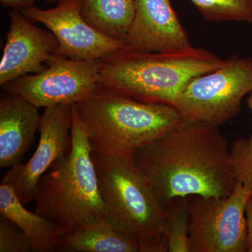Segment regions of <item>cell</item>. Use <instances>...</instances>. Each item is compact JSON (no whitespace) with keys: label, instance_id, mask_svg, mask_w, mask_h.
Here are the masks:
<instances>
[{"label":"cell","instance_id":"6da1fadb","mask_svg":"<svg viewBox=\"0 0 252 252\" xmlns=\"http://www.w3.org/2000/svg\"><path fill=\"white\" fill-rule=\"evenodd\" d=\"M132 156L165 207L193 195L228 196L238 184L228 142L215 124L185 122Z\"/></svg>","mask_w":252,"mask_h":252},{"label":"cell","instance_id":"7a4b0ae2","mask_svg":"<svg viewBox=\"0 0 252 252\" xmlns=\"http://www.w3.org/2000/svg\"><path fill=\"white\" fill-rule=\"evenodd\" d=\"M224 63L211 51L193 46L152 53L122 48L97 61L102 87L142 102L174 107L188 81Z\"/></svg>","mask_w":252,"mask_h":252},{"label":"cell","instance_id":"3957f363","mask_svg":"<svg viewBox=\"0 0 252 252\" xmlns=\"http://www.w3.org/2000/svg\"><path fill=\"white\" fill-rule=\"evenodd\" d=\"M72 147L36 186L34 212L59 225L65 236L107 217L87 132L72 104Z\"/></svg>","mask_w":252,"mask_h":252},{"label":"cell","instance_id":"277c9868","mask_svg":"<svg viewBox=\"0 0 252 252\" xmlns=\"http://www.w3.org/2000/svg\"><path fill=\"white\" fill-rule=\"evenodd\" d=\"M74 105L93 152L103 155L132 154L185 122L174 106L142 102L101 86Z\"/></svg>","mask_w":252,"mask_h":252},{"label":"cell","instance_id":"5b68a950","mask_svg":"<svg viewBox=\"0 0 252 252\" xmlns=\"http://www.w3.org/2000/svg\"><path fill=\"white\" fill-rule=\"evenodd\" d=\"M107 217L138 243L140 252H167L166 209L130 154L93 152Z\"/></svg>","mask_w":252,"mask_h":252},{"label":"cell","instance_id":"8992f818","mask_svg":"<svg viewBox=\"0 0 252 252\" xmlns=\"http://www.w3.org/2000/svg\"><path fill=\"white\" fill-rule=\"evenodd\" d=\"M252 92V59L231 55L223 66L190 79L175 107L185 122L220 126L238 115L242 100Z\"/></svg>","mask_w":252,"mask_h":252},{"label":"cell","instance_id":"52a82bcc","mask_svg":"<svg viewBox=\"0 0 252 252\" xmlns=\"http://www.w3.org/2000/svg\"><path fill=\"white\" fill-rule=\"evenodd\" d=\"M250 196L238 182L228 196L188 197L190 252H247Z\"/></svg>","mask_w":252,"mask_h":252},{"label":"cell","instance_id":"ba28073f","mask_svg":"<svg viewBox=\"0 0 252 252\" xmlns=\"http://www.w3.org/2000/svg\"><path fill=\"white\" fill-rule=\"evenodd\" d=\"M40 73L28 74L3 86L4 92L16 94L38 107L74 104L98 89L97 61H77L52 55Z\"/></svg>","mask_w":252,"mask_h":252},{"label":"cell","instance_id":"9c48e42d","mask_svg":"<svg viewBox=\"0 0 252 252\" xmlns=\"http://www.w3.org/2000/svg\"><path fill=\"white\" fill-rule=\"evenodd\" d=\"M33 22L44 25L57 38L56 54L77 61H99L125 46L124 41L104 35L89 24L81 12V0H61L55 7L34 6L21 10Z\"/></svg>","mask_w":252,"mask_h":252},{"label":"cell","instance_id":"30bf717a","mask_svg":"<svg viewBox=\"0 0 252 252\" xmlns=\"http://www.w3.org/2000/svg\"><path fill=\"white\" fill-rule=\"evenodd\" d=\"M72 104L46 107L41 116L39 144L28 162L10 168L1 183L11 186L24 205L35 200L41 177L72 147Z\"/></svg>","mask_w":252,"mask_h":252},{"label":"cell","instance_id":"8fae6325","mask_svg":"<svg viewBox=\"0 0 252 252\" xmlns=\"http://www.w3.org/2000/svg\"><path fill=\"white\" fill-rule=\"evenodd\" d=\"M11 24L0 62V85L40 73L56 54L59 41L51 31L38 28L19 10L9 13Z\"/></svg>","mask_w":252,"mask_h":252},{"label":"cell","instance_id":"7c38bea8","mask_svg":"<svg viewBox=\"0 0 252 252\" xmlns=\"http://www.w3.org/2000/svg\"><path fill=\"white\" fill-rule=\"evenodd\" d=\"M124 44V49L144 53L192 46L171 0H135V15Z\"/></svg>","mask_w":252,"mask_h":252},{"label":"cell","instance_id":"4fadbf2b","mask_svg":"<svg viewBox=\"0 0 252 252\" xmlns=\"http://www.w3.org/2000/svg\"><path fill=\"white\" fill-rule=\"evenodd\" d=\"M38 107L16 94L4 92L0 99V167L22 162L39 130Z\"/></svg>","mask_w":252,"mask_h":252},{"label":"cell","instance_id":"5bb4252c","mask_svg":"<svg viewBox=\"0 0 252 252\" xmlns=\"http://www.w3.org/2000/svg\"><path fill=\"white\" fill-rule=\"evenodd\" d=\"M11 186L0 185V215L20 228L27 237L32 252H60L59 225L53 220L27 210Z\"/></svg>","mask_w":252,"mask_h":252},{"label":"cell","instance_id":"9a60e30c","mask_svg":"<svg viewBox=\"0 0 252 252\" xmlns=\"http://www.w3.org/2000/svg\"><path fill=\"white\" fill-rule=\"evenodd\" d=\"M60 252H140V249L132 237L107 217L62 237Z\"/></svg>","mask_w":252,"mask_h":252},{"label":"cell","instance_id":"2e32d148","mask_svg":"<svg viewBox=\"0 0 252 252\" xmlns=\"http://www.w3.org/2000/svg\"><path fill=\"white\" fill-rule=\"evenodd\" d=\"M81 12L99 32L124 41L135 15V0H81Z\"/></svg>","mask_w":252,"mask_h":252},{"label":"cell","instance_id":"e0dca14e","mask_svg":"<svg viewBox=\"0 0 252 252\" xmlns=\"http://www.w3.org/2000/svg\"><path fill=\"white\" fill-rule=\"evenodd\" d=\"M209 22L252 23V0H190Z\"/></svg>","mask_w":252,"mask_h":252},{"label":"cell","instance_id":"ac0fdd59","mask_svg":"<svg viewBox=\"0 0 252 252\" xmlns=\"http://www.w3.org/2000/svg\"><path fill=\"white\" fill-rule=\"evenodd\" d=\"M187 198L174 199L165 207L167 252H190Z\"/></svg>","mask_w":252,"mask_h":252},{"label":"cell","instance_id":"d6986e66","mask_svg":"<svg viewBox=\"0 0 252 252\" xmlns=\"http://www.w3.org/2000/svg\"><path fill=\"white\" fill-rule=\"evenodd\" d=\"M235 177L252 196V148L246 139H238L230 147Z\"/></svg>","mask_w":252,"mask_h":252},{"label":"cell","instance_id":"ffe728a7","mask_svg":"<svg viewBox=\"0 0 252 252\" xmlns=\"http://www.w3.org/2000/svg\"><path fill=\"white\" fill-rule=\"evenodd\" d=\"M31 245L22 230L5 217L0 218V252H30Z\"/></svg>","mask_w":252,"mask_h":252},{"label":"cell","instance_id":"44dd1931","mask_svg":"<svg viewBox=\"0 0 252 252\" xmlns=\"http://www.w3.org/2000/svg\"><path fill=\"white\" fill-rule=\"evenodd\" d=\"M0 2L3 7L21 11L34 6V0H0Z\"/></svg>","mask_w":252,"mask_h":252},{"label":"cell","instance_id":"7402d4cb","mask_svg":"<svg viewBox=\"0 0 252 252\" xmlns=\"http://www.w3.org/2000/svg\"><path fill=\"white\" fill-rule=\"evenodd\" d=\"M245 213H246L247 224H248L247 252H252V196H250L249 198Z\"/></svg>","mask_w":252,"mask_h":252},{"label":"cell","instance_id":"603a6c76","mask_svg":"<svg viewBox=\"0 0 252 252\" xmlns=\"http://www.w3.org/2000/svg\"><path fill=\"white\" fill-rule=\"evenodd\" d=\"M247 101H248V104L249 107H250V109H251L252 112V92L250 93V94H249V96L248 97V99H247ZM248 141L249 144H250V147L252 148V135L251 138H250V140H248Z\"/></svg>","mask_w":252,"mask_h":252},{"label":"cell","instance_id":"cb8c5ba5","mask_svg":"<svg viewBox=\"0 0 252 252\" xmlns=\"http://www.w3.org/2000/svg\"><path fill=\"white\" fill-rule=\"evenodd\" d=\"M44 1H45L46 2L51 4V3L59 2V1H61V0H44Z\"/></svg>","mask_w":252,"mask_h":252}]
</instances>
